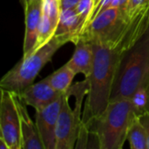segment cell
<instances>
[{
  "label": "cell",
  "instance_id": "5",
  "mask_svg": "<svg viewBox=\"0 0 149 149\" xmlns=\"http://www.w3.org/2000/svg\"><path fill=\"white\" fill-rule=\"evenodd\" d=\"M129 20L126 10L110 7L92 20L79 38L92 44L116 48L124 35Z\"/></svg>",
  "mask_w": 149,
  "mask_h": 149
},
{
  "label": "cell",
  "instance_id": "3",
  "mask_svg": "<svg viewBox=\"0 0 149 149\" xmlns=\"http://www.w3.org/2000/svg\"><path fill=\"white\" fill-rule=\"evenodd\" d=\"M135 115L130 99L112 100L106 110L90 125V132L100 149H121Z\"/></svg>",
  "mask_w": 149,
  "mask_h": 149
},
{
  "label": "cell",
  "instance_id": "4",
  "mask_svg": "<svg viewBox=\"0 0 149 149\" xmlns=\"http://www.w3.org/2000/svg\"><path fill=\"white\" fill-rule=\"evenodd\" d=\"M68 42L74 43L75 38L71 35H54L46 45L23 58L4 74L0 81L1 89L20 93L27 86L33 84L42 68L52 59L58 50Z\"/></svg>",
  "mask_w": 149,
  "mask_h": 149
},
{
  "label": "cell",
  "instance_id": "16",
  "mask_svg": "<svg viewBox=\"0 0 149 149\" xmlns=\"http://www.w3.org/2000/svg\"><path fill=\"white\" fill-rule=\"evenodd\" d=\"M135 115L149 112V83L138 87L130 98Z\"/></svg>",
  "mask_w": 149,
  "mask_h": 149
},
{
  "label": "cell",
  "instance_id": "24",
  "mask_svg": "<svg viewBox=\"0 0 149 149\" xmlns=\"http://www.w3.org/2000/svg\"><path fill=\"white\" fill-rule=\"evenodd\" d=\"M128 2H129V0H113L110 7L119 8V9H121L123 10H127Z\"/></svg>",
  "mask_w": 149,
  "mask_h": 149
},
{
  "label": "cell",
  "instance_id": "20",
  "mask_svg": "<svg viewBox=\"0 0 149 149\" xmlns=\"http://www.w3.org/2000/svg\"><path fill=\"white\" fill-rule=\"evenodd\" d=\"M149 4V0H129L127 7V15L130 19L133 17L140 10L148 6Z\"/></svg>",
  "mask_w": 149,
  "mask_h": 149
},
{
  "label": "cell",
  "instance_id": "10",
  "mask_svg": "<svg viewBox=\"0 0 149 149\" xmlns=\"http://www.w3.org/2000/svg\"><path fill=\"white\" fill-rule=\"evenodd\" d=\"M41 0H29L23 3L24 8L25 31L24 39L23 58L34 52L37 40L39 22L42 15Z\"/></svg>",
  "mask_w": 149,
  "mask_h": 149
},
{
  "label": "cell",
  "instance_id": "23",
  "mask_svg": "<svg viewBox=\"0 0 149 149\" xmlns=\"http://www.w3.org/2000/svg\"><path fill=\"white\" fill-rule=\"evenodd\" d=\"M80 0H61V9H75Z\"/></svg>",
  "mask_w": 149,
  "mask_h": 149
},
{
  "label": "cell",
  "instance_id": "1",
  "mask_svg": "<svg viewBox=\"0 0 149 149\" xmlns=\"http://www.w3.org/2000/svg\"><path fill=\"white\" fill-rule=\"evenodd\" d=\"M94 52L93 67L89 80L87 99L82 121L90 129L92 121L107 107L116 72L125 53L120 47L112 48L100 44H93Z\"/></svg>",
  "mask_w": 149,
  "mask_h": 149
},
{
  "label": "cell",
  "instance_id": "9",
  "mask_svg": "<svg viewBox=\"0 0 149 149\" xmlns=\"http://www.w3.org/2000/svg\"><path fill=\"white\" fill-rule=\"evenodd\" d=\"M19 94L27 106L37 111L54 102L63 93L56 91L46 77L36 84L30 85Z\"/></svg>",
  "mask_w": 149,
  "mask_h": 149
},
{
  "label": "cell",
  "instance_id": "13",
  "mask_svg": "<svg viewBox=\"0 0 149 149\" xmlns=\"http://www.w3.org/2000/svg\"><path fill=\"white\" fill-rule=\"evenodd\" d=\"M82 31L83 24L75 9L62 10L55 31V35H71L75 38V44L81 35Z\"/></svg>",
  "mask_w": 149,
  "mask_h": 149
},
{
  "label": "cell",
  "instance_id": "7",
  "mask_svg": "<svg viewBox=\"0 0 149 149\" xmlns=\"http://www.w3.org/2000/svg\"><path fill=\"white\" fill-rule=\"evenodd\" d=\"M68 91L63 94V100L56 127V149H73L82 120L79 119L69 105Z\"/></svg>",
  "mask_w": 149,
  "mask_h": 149
},
{
  "label": "cell",
  "instance_id": "26",
  "mask_svg": "<svg viewBox=\"0 0 149 149\" xmlns=\"http://www.w3.org/2000/svg\"><path fill=\"white\" fill-rule=\"evenodd\" d=\"M93 9L95 8V6L99 3V2L100 1V0H93Z\"/></svg>",
  "mask_w": 149,
  "mask_h": 149
},
{
  "label": "cell",
  "instance_id": "19",
  "mask_svg": "<svg viewBox=\"0 0 149 149\" xmlns=\"http://www.w3.org/2000/svg\"><path fill=\"white\" fill-rule=\"evenodd\" d=\"M93 10V0H80L78 5L75 7V10L79 15L82 24H83V30L84 27Z\"/></svg>",
  "mask_w": 149,
  "mask_h": 149
},
{
  "label": "cell",
  "instance_id": "22",
  "mask_svg": "<svg viewBox=\"0 0 149 149\" xmlns=\"http://www.w3.org/2000/svg\"><path fill=\"white\" fill-rule=\"evenodd\" d=\"M138 117L145 129V132L147 134V140H148V148L149 149V112H147Z\"/></svg>",
  "mask_w": 149,
  "mask_h": 149
},
{
  "label": "cell",
  "instance_id": "11",
  "mask_svg": "<svg viewBox=\"0 0 149 149\" xmlns=\"http://www.w3.org/2000/svg\"><path fill=\"white\" fill-rule=\"evenodd\" d=\"M12 93L19 116L22 149H45L39 137L36 123H33L27 111V105L24 103L19 93Z\"/></svg>",
  "mask_w": 149,
  "mask_h": 149
},
{
  "label": "cell",
  "instance_id": "15",
  "mask_svg": "<svg viewBox=\"0 0 149 149\" xmlns=\"http://www.w3.org/2000/svg\"><path fill=\"white\" fill-rule=\"evenodd\" d=\"M127 141L132 149H148L147 134L138 116H134L130 124Z\"/></svg>",
  "mask_w": 149,
  "mask_h": 149
},
{
  "label": "cell",
  "instance_id": "18",
  "mask_svg": "<svg viewBox=\"0 0 149 149\" xmlns=\"http://www.w3.org/2000/svg\"><path fill=\"white\" fill-rule=\"evenodd\" d=\"M42 13L46 15L52 21L55 29L58 24L61 13V0H41Z\"/></svg>",
  "mask_w": 149,
  "mask_h": 149
},
{
  "label": "cell",
  "instance_id": "12",
  "mask_svg": "<svg viewBox=\"0 0 149 149\" xmlns=\"http://www.w3.org/2000/svg\"><path fill=\"white\" fill-rule=\"evenodd\" d=\"M75 51L72 57L66 63L76 74H83L86 79L91 76L94 52L93 44L82 38H79L75 43Z\"/></svg>",
  "mask_w": 149,
  "mask_h": 149
},
{
  "label": "cell",
  "instance_id": "21",
  "mask_svg": "<svg viewBox=\"0 0 149 149\" xmlns=\"http://www.w3.org/2000/svg\"><path fill=\"white\" fill-rule=\"evenodd\" d=\"M113 1V0H100V1L99 2V3L95 6V8L93 10V11H92V13H91V15H90V17H89V18H88V20H87V22H86L85 27H84V29H85V28L89 24V23H91V21L93 20L97 16H99L101 12H103L104 10H106L107 9H108V8L111 6ZM83 31H84V30H83Z\"/></svg>",
  "mask_w": 149,
  "mask_h": 149
},
{
  "label": "cell",
  "instance_id": "6",
  "mask_svg": "<svg viewBox=\"0 0 149 149\" xmlns=\"http://www.w3.org/2000/svg\"><path fill=\"white\" fill-rule=\"evenodd\" d=\"M0 137L10 149H22L20 121L13 93L5 89H1Z\"/></svg>",
  "mask_w": 149,
  "mask_h": 149
},
{
  "label": "cell",
  "instance_id": "17",
  "mask_svg": "<svg viewBox=\"0 0 149 149\" xmlns=\"http://www.w3.org/2000/svg\"><path fill=\"white\" fill-rule=\"evenodd\" d=\"M55 31L56 29L53 26L50 18L46 15L42 13L39 22V26H38V40L34 52L38 51L45 45H46L55 35Z\"/></svg>",
  "mask_w": 149,
  "mask_h": 149
},
{
  "label": "cell",
  "instance_id": "25",
  "mask_svg": "<svg viewBox=\"0 0 149 149\" xmlns=\"http://www.w3.org/2000/svg\"><path fill=\"white\" fill-rule=\"evenodd\" d=\"M0 149H10L6 141L1 137H0Z\"/></svg>",
  "mask_w": 149,
  "mask_h": 149
},
{
  "label": "cell",
  "instance_id": "2",
  "mask_svg": "<svg viewBox=\"0 0 149 149\" xmlns=\"http://www.w3.org/2000/svg\"><path fill=\"white\" fill-rule=\"evenodd\" d=\"M149 83V29L121 57L111 94L112 100L130 99L135 90Z\"/></svg>",
  "mask_w": 149,
  "mask_h": 149
},
{
  "label": "cell",
  "instance_id": "27",
  "mask_svg": "<svg viewBox=\"0 0 149 149\" xmlns=\"http://www.w3.org/2000/svg\"><path fill=\"white\" fill-rule=\"evenodd\" d=\"M26 1H29V0H21L22 3H24V2H26Z\"/></svg>",
  "mask_w": 149,
  "mask_h": 149
},
{
  "label": "cell",
  "instance_id": "8",
  "mask_svg": "<svg viewBox=\"0 0 149 149\" xmlns=\"http://www.w3.org/2000/svg\"><path fill=\"white\" fill-rule=\"evenodd\" d=\"M63 94L47 107L36 111L35 123L45 149H56V127Z\"/></svg>",
  "mask_w": 149,
  "mask_h": 149
},
{
  "label": "cell",
  "instance_id": "14",
  "mask_svg": "<svg viewBox=\"0 0 149 149\" xmlns=\"http://www.w3.org/2000/svg\"><path fill=\"white\" fill-rule=\"evenodd\" d=\"M77 74L67 64L58 68L47 78L52 87L60 93H65L72 86V82Z\"/></svg>",
  "mask_w": 149,
  "mask_h": 149
}]
</instances>
